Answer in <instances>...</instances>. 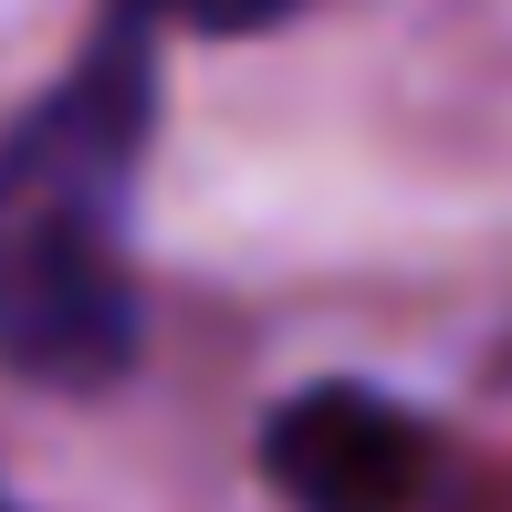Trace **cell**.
Segmentation results:
<instances>
[{
  "mask_svg": "<svg viewBox=\"0 0 512 512\" xmlns=\"http://www.w3.org/2000/svg\"><path fill=\"white\" fill-rule=\"evenodd\" d=\"M157 147V32L105 11V32L42 84L0 136V366L32 387H115L147 345L126 220Z\"/></svg>",
  "mask_w": 512,
  "mask_h": 512,
  "instance_id": "6da1fadb",
  "label": "cell"
},
{
  "mask_svg": "<svg viewBox=\"0 0 512 512\" xmlns=\"http://www.w3.org/2000/svg\"><path fill=\"white\" fill-rule=\"evenodd\" d=\"M262 481L283 512H418L439 481V429L366 377H314L262 418Z\"/></svg>",
  "mask_w": 512,
  "mask_h": 512,
  "instance_id": "7a4b0ae2",
  "label": "cell"
},
{
  "mask_svg": "<svg viewBox=\"0 0 512 512\" xmlns=\"http://www.w3.org/2000/svg\"><path fill=\"white\" fill-rule=\"evenodd\" d=\"M105 11L147 21V32H209V42H241V32H272V21H293L304 0H105Z\"/></svg>",
  "mask_w": 512,
  "mask_h": 512,
  "instance_id": "3957f363",
  "label": "cell"
},
{
  "mask_svg": "<svg viewBox=\"0 0 512 512\" xmlns=\"http://www.w3.org/2000/svg\"><path fill=\"white\" fill-rule=\"evenodd\" d=\"M0 512H21V502H11V492H0Z\"/></svg>",
  "mask_w": 512,
  "mask_h": 512,
  "instance_id": "277c9868",
  "label": "cell"
}]
</instances>
